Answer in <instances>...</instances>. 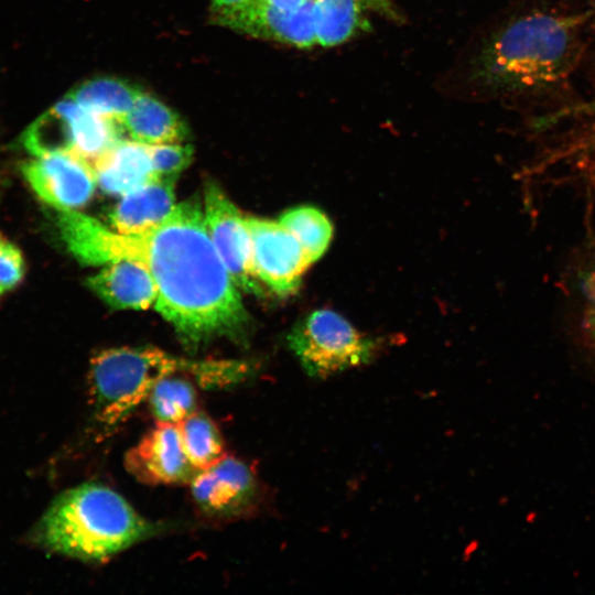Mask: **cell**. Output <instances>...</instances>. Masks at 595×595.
Instances as JSON below:
<instances>
[{"instance_id":"obj_26","label":"cell","mask_w":595,"mask_h":595,"mask_svg":"<svg viewBox=\"0 0 595 595\" xmlns=\"http://www.w3.org/2000/svg\"><path fill=\"white\" fill-rule=\"evenodd\" d=\"M588 11V46L587 52L591 51L594 57L595 65V0H588L585 4Z\"/></svg>"},{"instance_id":"obj_13","label":"cell","mask_w":595,"mask_h":595,"mask_svg":"<svg viewBox=\"0 0 595 595\" xmlns=\"http://www.w3.org/2000/svg\"><path fill=\"white\" fill-rule=\"evenodd\" d=\"M175 180L155 176L123 194L109 214V227L119 234H139L158 226L176 205Z\"/></svg>"},{"instance_id":"obj_3","label":"cell","mask_w":595,"mask_h":595,"mask_svg":"<svg viewBox=\"0 0 595 595\" xmlns=\"http://www.w3.org/2000/svg\"><path fill=\"white\" fill-rule=\"evenodd\" d=\"M182 375L205 388L227 387L246 380L251 366L237 360H198L176 357L154 347H117L96 354L89 366V392L95 419L115 428L148 398L164 377Z\"/></svg>"},{"instance_id":"obj_20","label":"cell","mask_w":595,"mask_h":595,"mask_svg":"<svg viewBox=\"0 0 595 595\" xmlns=\"http://www.w3.org/2000/svg\"><path fill=\"white\" fill-rule=\"evenodd\" d=\"M148 399L158 423L180 424L196 412V390L184 376L162 378L151 389Z\"/></svg>"},{"instance_id":"obj_8","label":"cell","mask_w":595,"mask_h":595,"mask_svg":"<svg viewBox=\"0 0 595 595\" xmlns=\"http://www.w3.org/2000/svg\"><path fill=\"white\" fill-rule=\"evenodd\" d=\"M21 172L35 195L56 210L86 205L97 185L93 165L71 152L33 156Z\"/></svg>"},{"instance_id":"obj_11","label":"cell","mask_w":595,"mask_h":595,"mask_svg":"<svg viewBox=\"0 0 595 595\" xmlns=\"http://www.w3.org/2000/svg\"><path fill=\"white\" fill-rule=\"evenodd\" d=\"M215 22L255 37L273 40L299 48H311L317 44L313 0H306L295 10H281L261 0Z\"/></svg>"},{"instance_id":"obj_1","label":"cell","mask_w":595,"mask_h":595,"mask_svg":"<svg viewBox=\"0 0 595 595\" xmlns=\"http://www.w3.org/2000/svg\"><path fill=\"white\" fill-rule=\"evenodd\" d=\"M56 227L67 251L83 264L129 259L140 262L158 288L156 312L191 351L219 337L239 338L249 316L207 232L196 199L176 204L158 226L119 234L76 209L57 210Z\"/></svg>"},{"instance_id":"obj_5","label":"cell","mask_w":595,"mask_h":595,"mask_svg":"<svg viewBox=\"0 0 595 595\" xmlns=\"http://www.w3.org/2000/svg\"><path fill=\"white\" fill-rule=\"evenodd\" d=\"M288 343L307 375L316 378L367 364L378 348L331 310L314 311L296 323Z\"/></svg>"},{"instance_id":"obj_25","label":"cell","mask_w":595,"mask_h":595,"mask_svg":"<svg viewBox=\"0 0 595 595\" xmlns=\"http://www.w3.org/2000/svg\"><path fill=\"white\" fill-rule=\"evenodd\" d=\"M261 0H212L214 21L241 11Z\"/></svg>"},{"instance_id":"obj_19","label":"cell","mask_w":595,"mask_h":595,"mask_svg":"<svg viewBox=\"0 0 595 595\" xmlns=\"http://www.w3.org/2000/svg\"><path fill=\"white\" fill-rule=\"evenodd\" d=\"M178 429L185 454L197 470L225 456L221 434L206 414L194 412L178 424Z\"/></svg>"},{"instance_id":"obj_17","label":"cell","mask_w":595,"mask_h":595,"mask_svg":"<svg viewBox=\"0 0 595 595\" xmlns=\"http://www.w3.org/2000/svg\"><path fill=\"white\" fill-rule=\"evenodd\" d=\"M79 105L66 95L23 132L21 141L33 156L74 152L75 116Z\"/></svg>"},{"instance_id":"obj_23","label":"cell","mask_w":595,"mask_h":595,"mask_svg":"<svg viewBox=\"0 0 595 595\" xmlns=\"http://www.w3.org/2000/svg\"><path fill=\"white\" fill-rule=\"evenodd\" d=\"M25 271L21 250L0 235V296L22 280Z\"/></svg>"},{"instance_id":"obj_4","label":"cell","mask_w":595,"mask_h":595,"mask_svg":"<svg viewBox=\"0 0 595 595\" xmlns=\"http://www.w3.org/2000/svg\"><path fill=\"white\" fill-rule=\"evenodd\" d=\"M159 530L117 491L87 483L60 495L41 518L36 541L51 551L102 562Z\"/></svg>"},{"instance_id":"obj_27","label":"cell","mask_w":595,"mask_h":595,"mask_svg":"<svg viewBox=\"0 0 595 595\" xmlns=\"http://www.w3.org/2000/svg\"><path fill=\"white\" fill-rule=\"evenodd\" d=\"M271 6L281 10H295L300 8L306 0H266Z\"/></svg>"},{"instance_id":"obj_9","label":"cell","mask_w":595,"mask_h":595,"mask_svg":"<svg viewBox=\"0 0 595 595\" xmlns=\"http://www.w3.org/2000/svg\"><path fill=\"white\" fill-rule=\"evenodd\" d=\"M191 485L197 507L208 516L226 518L242 515L256 506L260 485L251 468L234 457L224 456L198 470Z\"/></svg>"},{"instance_id":"obj_2","label":"cell","mask_w":595,"mask_h":595,"mask_svg":"<svg viewBox=\"0 0 595 595\" xmlns=\"http://www.w3.org/2000/svg\"><path fill=\"white\" fill-rule=\"evenodd\" d=\"M588 46V11L553 0L512 6L482 36L469 66L488 97L534 101L561 93Z\"/></svg>"},{"instance_id":"obj_12","label":"cell","mask_w":595,"mask_h":595,"mask_svg":"<svg viewBox=\"0 0 595 595\" xmlns=\"http://www.w3.org/2000/svg\"><path fill=\"white\" fill-rule=\"evenodd\" d=\"M87 285L117 310H147L154 307L158 299V288L150 272L140 262L129 259L106 263L88 278Z\"/></svg>"},{"instance_id":"obj_6","label":"cell","mask_w":595,"mask_h":595,"mask_svg":"<svg viewBox=\"0 0 595 595\" xmlns=\"http://www.w3.org/2000/svg\"><path fill=\"white\" fill-rule=\"evenodd\" d=\"M204 217L209 238L239 290L261 295L262 288L252 269L251 238L237 206L215 183L204 194Z\"/></svg>"},{"instance_id":"obj_21","label":"cell","mask_w":595,"mask_h":595,"mask_svg":"<svg viewBox=\"0 0 595 595\" xmlns=\"http://www.w3.org/2000/svg\"><path fill=\"white\" fill-rule=\"evenodd\" d=\"M279 221L296 238L311 263L326 251L333 227L320 209L312 206L291 208Z\"/></svg>"},{"instance_id":"obj_18","label":"cell","mask_w":595,"mask_h":595,"mask_svg":"<svg viewBox=\"0 0 595 595\" xmlns=\"http://www.w3.org/2000/svg\"><path fill=\"white\" fill-rule=\"evenodd\" d=\"M142 91L126 79L102 76L82 83L67 95L84 109L121 122Z\"/></svg>"},{"instance_id":"obj_10","label":"cell","mask_w":595,"mask_h":595,"mask_svg":"<svg viewBox=\"0 0 595 595\" xmlns=\"http://www.w3.org/2000/svg\"><path fill=\"white\" fill-rule=\"evenodd\" d=\"M127 470L149 485L190 484L197 469L190 463L178 424L158 423L125 457Z\"/></svg>"},{"instance_id":"obj_16","label":"cell","mask_w":595,"mask_h":595,"mask_svg":"<svg viewBox=\"0 0 595 595\" xmlns=\"http://www.w3.org/2000/svg\"><path fill=\"white\" fill-rule=\"evenodd\" d=\"M121 125L131 140L147 145L180 143L188 136V128L178 113L144 91Z\"/></svg>"},{"instance_id":"obj_22","label":"cell","mask_w":595,"mask_h":595,"mask_svg":"<svg viewBox=\"0 0 595 595\" xmlns=\"http://www.w3.org/2000/svg\"><path fill=\"white\" fill-rule=\"evenodd\" d=\"M149 152L154 174L173 178L191 164L194 154L192 145L182 142L149 145Z\"/></svg>"},{"instance_id":"obj_7","label":"cell","mask_w":595,"mask_h":595,"mask_svg":"<svg viewBox=\"0 0 595 595\" xmlns=\"http://www.w3.org/2000/svg\"><path fill=\"white\" fill-rule=\"evenodd\" d=\"M256 278L279 295L299 288L311 264L296 238L280 221L247 217Z\"/></svg>"},{"instance_id":"obj_24","label":"cell","mask_w":595,"mask_h":595,"mask_svg":"<svg viewBox=\"0 0 595 595\" xmlns=\"http://www.w3.org/2000/svg\"><path fill=\"white\" fill-rule=\"evenodd\" d=\"M585 298L583 325L595 345V275L587 281Z\"/></svg>"},{"instance_id":"obj_15","label":"cell","mask_w":595,"mask_h":595,"mask_svg":"<svg viewBox=\"0 0 595 595\" xmlns=\"http://www.w3.org/2000/svg\"><path fill=\"white\" fill-rule=\"evenodd\" d=\"M97 185L113 195L128 193L155 177L149 145L120 139L94 163Z\"/></svg>"},{"instance_id":"obj_14","label":"cell","mask_w":595,"mask_h":595,"mask_svg":"<svg viewBox=\"0 0 595 595\" xmlns=\"http://www.w3.org/2000/svg\"><path fill=\"white\" fill-rule=\"evenodd\" d=\"M372 11L399 19L390 0H313L317 44L336 46L368 31V15Z\"/></svg>"}]
</instances>
